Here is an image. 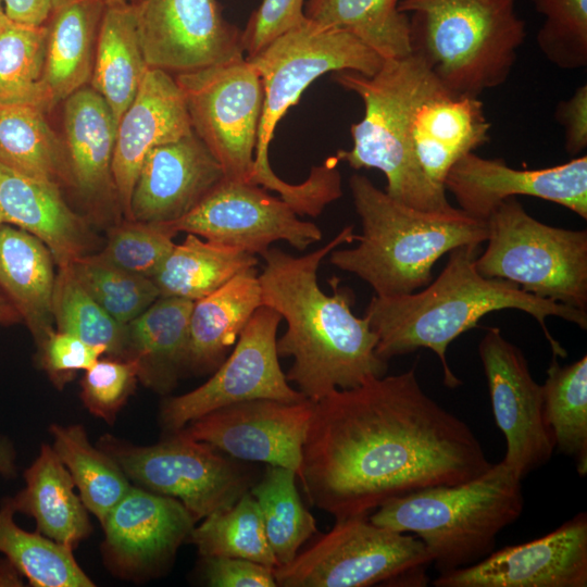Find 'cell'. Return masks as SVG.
I'll return each mask as SVG.
<instances>
[{"label": "cell", "instance_id": "cell-1", "mask_svg": "<svg viewBox=\"0 0 587 587\" xmlns=\"http://www.w3.org/2000/svg\"><path fill=\"white\" fill-rule=\"evenodd\" d=\"M491 465L471 427L423 390L412 367L313 402L298 477L309 502L340 520Z\"/></svg>", "mask_w": 587, "mask_h": 587}, {"label": "cell", "instance_id": "cell-2", "mask_svg": "<svg viewBox=\"0 0 587 587\" xmlns=\"http://www.w3.org/2000/svg\"><path fill=\"white\" fill-rule=\"evenodd\" d=\"M353 226H346L325 246L302 257L278 248L261 255L259 275L262 304L278 312L287 329L277 339L279 357H291L286 374L299 391L316 402L336 389L354 388L371 377L384 376L388 362L376 354L377 335L369 320L353 314L354 294L330 280L333 294L317 283L323 259L342 243L354 240Z\"/></svg>", "mask_w": 587, "mask_h": 587}, {"label": "cell", "instance_id": "cell-3", "mask_svg": "<svg viewBox=\"0 0 587 587\" xmlns=\"http://www.w3.org/2000/svg\"><path fill=\"white\" fill-rule=\"evenodd\" d=\"M479 246L452 249L437 278L423 290L397 296H374L365 317L377 335L376 354L389 359L421 348L433 350L444 370V384L460 386L447 361V348L461 334L476 328L479 320L491 312L516 309L532 315L541 326L554 357L566 351L549 333L546 319L559 316L587 328V311L522 290L515 284L480 275L475 267Z\"/></svg>", "mask_w": 587, "mask_h": 587}, {"label": "cell", "instance_id": "cell-4", "mask_svg": "<svg viewBox=\"0 0 587 587\" xmlns=\"http://www.w3.org/2000/svg\"><path fill=\"white\" fill-rule=\"evenodd\" d=\"M362 232L351 249H334L329 262L367 283L375 296L414 292L427 286L435 263L452 249L479 246L487 238V223L457 208L425 212L392 199L366 176L349 179Z\"/></svg>", "mask_w": 587, "mask_h": 587}, {"label": "cell", "instance_id": "cell-5", "mask_svg": "<svg viewBox=\"0 0 587 587\" xmlns=\"http://www.w3.org/2000/svg\"><path fill=\"white\" fill-rule=\"evenodd\" d=\"M523 508L522 478L501 461L471 480L392 498L369 517L375 525L416 536L432 564L445 573L491 553L499 533Z\"/></svg>", "mask_w": 587, "mask_h": 587}, {"label": "cell", "instance_id": "cell-6", "mask_svg": "<svg viewBox=\"0 0 587 587\" xmlns=\"http://www.w3.org/2000/svg\"><path fill=\"white\" fill-rule=\"evenodd\" d=\"M246 59L259 74L264 91L249 183L278 192L298 215L311 214L322 196L319 180L309 176L301 184H290L279 178L270 164L268 148L276 125L317 77L338 71L373 76L385 59L353 35L320 26L307 17Z\"/></svg>", "mask_w": 587, "mask_h": 587}, {"label": "cell", "instance_id": "cell-7", "mask_svg": "<svg viewBox=\"0 0 587 587\" xmlns=\"http://www.w3.org/2000/svg\"><path fill=\"white\" fill-rule=\"evenodd\" d=\"M411 53L458 95L479 97L509 78L526 37L515 0H400Z\"/></svg>", "mask_w": 587, "mask_h": 587}, {"label": "cell", "instance_id": "cell-8", "mask_svg": "<svg viewBox=\"0 0 587 587\" xmlns=\"http://www.w3.org/2000/svg\"><path fill=\"white\" fill-rule=\"evenodd\" d=\"M424 64L417 55L386 59L373 76L353 71L333 73V79L357 93L364 104L363 118L351 125L352 148L333 157L354 170L377 168L387 179L386 193L425 212H451L446 189L432 183L404 146L400 121L410 86Z\"/></svg>", "mask_w": 587, "mask_h": 587}, {"label": "cell", "instance_id": "cell-9", "mask_svg": "<svg viewBox=\"0 0 587 587\" xmlns=\"http://www.w3.org/2000/svg\"><path fill=\"white\" fill-rule=\"evenodd\" d=\"M487 248L477 272L522 290L587 311V232L553 227L530 216L515 198L489 215Z\"/></svg>", "mask_w": 587, "mask_h": 587}, {"label": "cell", "instance_id": "cell-10", "mask_svg": "<svg viewBox=\"0 0 587 587\" xmlns=\"http://www.w3.org/2000/svg\"><path fill=\"white\" fill-rule=\"evenodd\" d=\"M432 558L421 539L373 524L360 514L334 527L288 564L274 570L282 587H367L379 583L427 585Z\"/></svg>", "mask_w": 587, "mask_h": 587}, {"label": "cell", "instance_id": "cell-11", "mask_svg": "<svg viewBox=\"0 0 587 587\" xmlns=\"http://www.w3.org/2000/svg\"><path fill=\"white\" fill-rule=\"evenodd\" d=\"M98 447L129 479L179 500L197 521L230 508L257 483L253 470L242 461L179 432L152 446L105 435Z\"/></svg>", "mask_w": 587, "mask_h": 587}, {"label": "cell", "instance_id": "cell-12", "mask_svg": "<svg viewBox=\"0 0 587 587\" xmlns=\"http://www.w3.org/2000/svg\"><path fill=\"white\" fill-rule=\"evenodd\" d=\"M192 129L221 164L225 178L249 183L264 91L246 57L175 77Z\"/></svg>", "mask_w": 587, "mask_h": 587}, {"label": "cell", "instance_id": "cell-13", "mask_svg": "<svg viewBox=\"0 0 587 587\" xmlns=\"http://www.w3.org/2000/svg\"><path fill=\"white\" fill-rule=\"evenodd\" d=\"M266 305L254 311L229 357L203 385L163 401L160 423L168 433L216 409L254 399L298 402L307 398L294 389L282 371L276 334L282 321Z\"/></svg>", "mask_w": 587, "mask_h": 587}, {"label": "cell", "instance_id": "cell-14", "mask_svg": "<svg viewBox=\"0 0 587 587\" xmlns=\"http://www.w3.org/2000/svg\"><path fill=\"white\" fill-rule=\"evenodd\" d=\"M163 224L175 234H195L254 255L277 240L305 250L322 239V230L312 222L301 221L280 198L258 185L226 178L189 213Z\"/></svg>", "mask_w": 587, "mask_h": 587}, {"label": "cell", "instance_id": "cell-15", "mask_svg": "<svg viewBox=\"0 0 587 587\" xmlns=\"http://www.w3.org/2000/svg\"><path fill=\"white\" fill-rule=\"evenodd\" d=\"M494 417L504 435L502 462L522 479L545 465L554 451L545 421L542 386L532 376L522 350L490 327L478 345Z\"/></svg>", "mask_w": 587, "mask_h": 587}, {"label": "cell", "instance_id": "cell-16", "mask_svg": "<svg viewBox=\"0 0 587 587\" xmlns=\"http://www.w3.org/2000/svg\"><path fill=\"white\" fill-rule=\"evenodd\" d=\"M134 8L146 63L187 73L243 57L240 29L217 0H138Z\"/></svg>", "mask_w": 587, "mask_h": 587}, {"label": "cell", "instance_id": "cell-17", "mask_svg": "<svg viewBox=\"0 0 587 587\" xmlns=\"http://www.w3.org/2000/svg\"><path fill=\"white\" fill-rule=\"evenodd\" d=\"M313 402L254 399L211 411L177 430L242 462L300 472Z\"/></svg>", "mask_w": 587, "mask_h": 587}, {"label": "cell", "instance_id": "cell-18", "mask_svg": "<svg viewBox=\"0 0 587 587\" xmlns=\"http://www.w3.org/2000/svg\"><path fill=\"white\" fill-rule=\"evenodd\" d=\"M435 587H586L587 514L553 532L492 551L469 566L440 573Z\"/></svg>", "mask_w": 587, "mask_h": 587}, {"label": "cell", "instance_id": "cell-19", "mask_svg": "<svg viewBox=\"0 0 587 587\" xmlns=\"http://www.w3.org/2000/svg\"><path fill=\"white\" fill-rule=\"evenodd\" d=\"M444 186L460 210L484 222L502 201L516 196L551 201L587 218L586 155L551 167L517 170L503 159L469 152L451 166Z\"/></svg>", "mask_w": 587, "mask_h": 587}, {"label": "cell", "instance_id": "cell-20", "mask_svg": "<svg viewBox=\"0 0 587 587\" xmlns=\"http://www.w3.org/2000/svg\"><path fill=\"white\" fill-rule=\"evenodd\" d=\"M196 522L179 500L132 486L102 524L103 558L124 577L158 574L187 541Z\"/></svg>", "mask_w": 587, "mask_h": 587}, {"label": "cell", "instance_id": "cell-21", "mask_svg": "<svg viewBox=\"0 0 587 587\" xmlns=\"http://www.w3.org/2000/svg\"><path fill=\"white\" fill-rule=\"evenodd\" d=\"M63 126L68 184L88 203L89 222L109 229L123 215L112 174L117 123L104 99L84 86L64 100Z\"/></svg>", "mask_w": 587, "mask_h": 587}, {"label": "cell", "instance_id": "cell-22", "mask_svg": "<svg viewBox=\"0 0 587 587\" xmlns=\"http://www.w3.org/2000/svg\"><path fill=\"white\" fill-rule=\"evenodd\" d=\"M224 178L221 164L195 132L158 146L140 167L130 198L129 220L175 222Z\"/></svg>", "mask_w": 587, "mask_h": 587}, {"label": "cell", "instance_id": "cell-23", "mask_svg": "<svg viewBox=\"0 0 587 587\" xmlns=\"http://www.w3.org/2000/svg\"><path fill=\"white\" fill-rule=\"evenodd\" d=\"M192 132L175 78L165 71L149 67L116 126L112 174L125 220H129L132 193L147 154Z\"/></svg>", "mask_w": 587, "mask_h": 587}, {"label": "cell", "instance_id": "cell-24", "mask_svg": "<svg viewBox=\"0 0 587 587\" xmlns=\"http://www.w3.org/2000/svg\"><path fill=\"white\" fill-rule=\"evenodd\" d=\"M0 224L41 240L58 267L100 250L103 243L85 215L76 213L60 185L29 178L0 165Z\"/></svg>", "mask_w": 587, "mask_h": 587}, {"label": "cell", "instance_id": "cell-25", "mask_svg": "<svg viewBox=\"0 0 587 587\" xmlns=\"http://www.w3.org/2000/svg\"><path fill=\"white\" fill-rule=\"evenodd\" d=\"M261 305L262 290L255 267L193 301L185 369L197 374L214 372Z\"/></svg>", "mask_w": 587, "mask_h": 587}, {"label": "cell", "instance_id": "cell-26", "mask_svg": "<svg viewBox=\"0 0 587 587\" xmlns=\"http://www.w3.org/2000/svg\"><path fill=\"white\" fill-rule=\"evenodd\" d=\"M105 4L101 0H54L43 23V84L51 108L90 79Z\"/></svg>", "mask_w": 587, "mask_h": 587}, {"label": "cell", "instance_id": "cell-27", "mask_svg": "<svg viewBox=\"0 0 587 587\" xmlns=\"http://www.w3.org/2000/svg\"><path fill=\"white\" fill-rule=\"evenodd\" d=\"M55 265L51 251L37 237L0 224V289L18 311L37 346L55 329Z\"/></svg>", "mask_w": 587, "mask_h": 587}, {"label": "cell", "instance_id": "cell-28", "mask_svg": "<svg viewBox=\"0 0 587 587\" xmlns=\"http://www.w3.org/2000/svg\"><path fill=\"white\" fill-rule=\"evenodd\" d=\"M193 301L159 297L126 325L124 359L137 362L138 378L158 392H167L186 366L189 320Z\"/></svg>", "mask_w": 587, "mask_h": 587}, {"label": "cell", "instance_id": "cell-29", "mask_svg": "<svg viewBox=\"0 0 587 587\" xmlns=\"http://www.w3.org/2000/svg\"><path fill=\"white\" fill-rule=\"evenodd\" d=\"M24 477L25 488L11 500L16 512L35 520L38 533L72 549L89 536L88 510L52 446H41Z\"/></svg>", "mask_w": 587, "mask_h": 587}, {"label": "cell", "instance_id": "cell-30", "mask_svg": "<svg viewBox=\"0 0 587 587\" xmlns=\"http://www.w3.org/2000/svg\"><path fill=\"white\" fill-rule=\"evenodd\" d=\"M148 68L133 4L105 7L89 82L110 107L116 123L134 100Z\"/></svg>", "mask_w": 587, "mask_h": 587}, {"label": "cell", "instance_id": "cell-31", "mask_svg": "<svg viewBox=\"0 0 587 587\" xmlns=\"http://www.w3.org/2000/svg\"><path fill=\"white\" fill-rule=\"evenodd\" d=\"M257 264L254 254L187 234L182 243H175L152 280L160 297L196 301Z\"/></svg>", "mask_w": 587, "mask_h": 587}, {"label": "cell", "instance_id": "cell-32", "mask_svg": "<svg viewBox=\"0 0 587 587\" xmlns=\"http://www.w3.org/2000/svg\"><path fill=\"white\" fill-rule=\"evenodd\" d=\"M45 113L32 104H0V165L29 178L68 183L64 145Z\"/></svg>", "mask_w": 587, "mask_h": 587}, {"label": "cell", "instance_id": "cell-33", "mask_svg": "<svg viewBox=\"0 0 587 587\" xmlns=\"http://www.w3.org/2000/svg\"><path fill=\"white\" fill-rule=\"evenodd\" d=\"M400 0H308L304 16L323 27L347 32L386 59L411 53L409 17Z\"/></svg>", "mask_w": 587, "mask_h": 587}, {"label": "cell", "instance_id": "cell-34", "mask_svg": "<svg viewBox=\"0 0 587 587\" xmlns=\"http://www.w3.org/2000/svg\"><path fill=\"white\" fill-rule=\"evenodd\" d=\"M53 450L70 472L85 507L103 524L112 508L132 487L117 462L93 447L82 425L53 424Z\"/></svg>", "mask_w": 587, "mask_h": 587}, {"label": "cell", "instance_id": "cell-35", "mask_svg": "<svg viewBox=\"0 0 587 587\" xmlns=\"http://www.w3.org/2000/svg\"><path fill=\"white\" fill-rule=\"evenodd\" d=\"M542 386L545 421L554 449L575 461L578 474H587V355L561 366L555 357Z\"/></svg>", "mask_w": 587, "mask_h": 587}, {"label": "cell", "instance_id": "cell-36", "mask_svg": "<svg viewBox=\"0 0 587 587\" xmlns=\"http://www.w3.org/2000/svg\"><path fill=\"white\" fill-rule=\"evenodd\" d=\"M15 512L11 498L4 499L0 507V552L32 586H95L76 562L72 548L20 528L13 519Z\"/></svg>", "mask_w": 587, "mask_h": 587}, {"label": "cell", "instance_id": "cell-37", "mask_svg": "<svg viewBox=\"0 0 587 587\" xmlns=\"http://www.w3.org/2000/svg\"><path fill=\"white\" fill-rule=\"evenodd\" d=\"M297 477L290 469L268 465L250 489L277 567L290 563L300 547L317 532L315 519L300 499Z\"/></svg>", "mask_w": 587, "mask_h": 587}, {"label": "cell", "instance_id": "cell-38", "mask_svg": "<svg viewBox=\"0 0 587 587\" xmlns=\"http://www.w3.org/2000/svg\"><path fill=\"white\" fill-rule=\"evenodd\" d=\"M187 541L197 547L201 558H239L277 567L258 503L250 491L230 508L205 516L191 529Z\"/></svg>", "mask_w": 587, "mask_h": 587}, {"label": "cell", "instance_id": "cell-39", "mask_svg": "<svg viewBox=\"0 0 587 587\" xmlns=\"http://www.w3.org/2000/svg\"><path fill=\"white\" fill-rule=\"evenodd\" d=\"M46 28L9 20L0 32V104L51 110L43 84Z\"/></svg>", "mask_w": 587, "mask_h": 587}, {"label": "cell", "instance_id": "cell-40", "mask_svg": "<svg viewBox=\"0 0 587 587\" xmlns=\"http://www.w3.org/2000/svg\"><path fill=\"white\" fill-rule=\"evenodd\" d=\"M52 311L57 330L101 348L110 358L124 359L126 325L115 321L85 290L70 265L57 267Z\"/></svg>", "mask_w": 587, "mask_h": 587}, {"label": "cell", "instance_id": "cell-41", "mask_svg": "<svg viewBox=\"0 0 587 587\" xmlns=\"http://www.w3.org/2000/svg\"><path fill=\"white\" fill-rule=\"evenodd\" d=\"M70 267L85 290L122 325H127L160 297L151 278L118 268L96 252L77 259Z\"/></svg>", "mask_w": 587, "mask_h": 587}, {"label": "cell", "instance_id": "cell-42", "mask_svg": "<svg viewBox=\"0 0 587 587\" xmlns=\"http://www.w3.org/2000/svg\"><path fill=\"white\" fill-rule=\"evenodd\" d=\"M96 254L126 272L153 278L173 250L175 233L163 223L122 220L107 229Z\"/></svg>", "mask_w": 587, "mask_h": 587}, {"label": "cell", "instance_id": "cell-43", "mask_svg": "<svg viewBox=\"0 0 587 587\" xmlns=\"http://www.w3.org/2000/svg\"><path fill=\"white\" fill-rule=\"evenodd\" d=\"M544 17L536 42L545 58L562 70L587 65V0H532Z\"/></svg>", "mask_w": 587, "mask_h": 587}, {"label": "cell", "instance_id": "cell-44", "mask_svg": "<svg viewBox=\"0 0 587 587\" xmlns=\"http://www.w3.org/2000/svg\"><path fill=\"white\" fill-rule=\"evenodd\" d=\"M137 362L130 359H99L85 371L80 382L82 401L95 416L113 423L134 392L138 378Z\"/></svg>", "mask_w": 587, "mask_h": 587}, {"label": "cell", "instance_id": "cell-45", "mask_svg": "<svg viewBox=\"0 0 587 587\" xmlns=\"http://www.w3.org/2000/svg\"><path fill=\"white\" fill-rule=\"evenodd\" d=\"M39 365L52 383L62 388L78 371L91 367L104 351L80 338L54 329L37 346Z\"/></svg>", "mask_w": 587, "mask_h": 587}, {"label": "cell", "instance_id": "cell-46", "mask_svg": "<svg viewBox=\"0 0 587 587\" xmlns=\"http://www.w3.org/2000/svg\"><path fill=\"white\" fill-rule=\"evenodd\" d=\"M304 0H262L240 32V46L246 57L263 49L279 35L304 20Z\"/></svg>", "mask_w": 587, "mask_h": 587}, {"label": "cell", "instance_id": "cell-47", "mask_svg": "<svg viewBox=\"0 0 587 587\" xmlns=\"http://www.w3.org/2000/svg\"><path fill=\"white\" fill-rule=\"evenodd\" d=\"M273 567L239 558L202 557L201 574L212 587H275Z\"/></svg>", "mask_w": 587, "mask_h": 587}, {"label": "cell", "instance_id": "cell-48", "mask_svg": "<svg viewBox=\"0 0 587 587\" xmlns=\"http://www.w3.org/2000/svg\"><path fill=\"white\" fill-rule=\"evenodd\" d=\"M554 118L564 130V147L573 158L587 148V85L575 89L566 100L558 103Z\"/></svg>", "mask_w": 587, "mask_h": 587}, {"label": "cell", "instance_id": "cell-49", "mask_svg": "<svg viewBox=\"0 0 587 587\" xmlns=\"http://www.w3.org/2000/svg\"><path fill=\"white\" fill-rule=\"evenodd\" d=\"M54 0H3L5 14L9 20L41 26L51 10Z\"/></svg>", "mask_w": 587, "mask_h": 587}, {"label": "cell", "instance_id": "cell-50", "mask_svg": "<svg viewBox=\"0 0 587 587\" xmlns=\"http://www.w3.org/2000/svg\"><path fill=\"white\" fill-rule=\"evenodd\" d=\"M0 474L7 478L16 475L15 451L13 445L0 436Z\"/></svg>", "mask_w": 587, "mask_h": 587}, {"label": "cell", "instance_id": "cell-51", "mask_svg": "<svg viewBox=\"0 0 587 587\" xmlns=\"http://www.w3.org/2000/svg\"><path fill=\"white\" fill-rule=\"evenodd\" d=\"M23 575L5 558L0 560V587H20L24 586Z\"/></svg>", "mask_w": 587, "mask_h": 587}, {"label": "cell", "instance_id": "cell-52", "mask_svg": "<svg viewBox=\"0 0 587 587\" xmlns=\"http://www.w3.org/2000/svg\"><path fill=\"white\" fill-rule=\"evenodd\" d=\"M21 321L18 311L0 289V325H12Z\"/></svg>", "mask_w": 587, "mask_h": 587}, {"label": "cell", "instance_id": "cell-53", "mask_svg": "<svg viewBox=\"0 0 587 587\" xmlns=\"http://www.w3.org/2000/svg\"><path fill=\"white\" fill-rule=\"evenodd\" d=\"M8 22L9 17L5 14L3 0H0V32L3 29Z\"/></svg>", "mask_w": 587, "mask_h": 587}, {"label": "cell", "instance_id": "cell-54", "mask_svg": "<svg viewBox=\"0 0 587 587\" xmlns=\"http://www.w3.org/2000/svg\"><path fill=\"white\" fill-rule=\"evenodd\" d=\"M105 7L128 3L129 0H101Z\"/></svg>", "mask_w": 587, "mask_h": 587}]
</instances>
